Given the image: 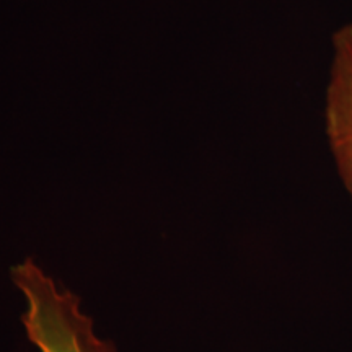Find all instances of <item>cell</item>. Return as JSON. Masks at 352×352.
Instances as JSON below:
<instances>
[{
	"instance_id": "6da1fadb",
	"label": "cell",
	"mask_w": 352,
	"mask_h": 352,
	"mask_svg": "<svg viewBox=\"0 0 352 352\" xmlns=\"http://www.w3.org/2000/svg\"><path fill=\"white\" fill-rule=\"evenodd\" d=\"M10 274L26 302L21 315L25 333L39 352H116L111 341L95 333L94 320L82 310L80 298L38 263L25 259Z\"/></svg>"
},
{
	"instance_id": "7a4b0ae2",
	"label": "cell",
	"mask_w": 352,
	"mask_h": 352,
	"mask_svg": "<svg viewBox=\"0 0 352 352\" xmlns=\"http://www.w3.org/2000/svg\"><path fill=\"white\" fill-rule=\"evenodd\" d=\"M334 57L327 90V135L338 173L352 197V23L333 36Z\"/></svg>"
}]
</instances>
